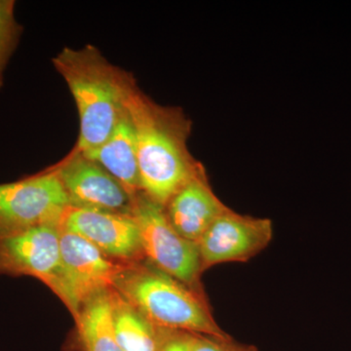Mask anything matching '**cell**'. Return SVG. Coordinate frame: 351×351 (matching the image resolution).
I'll use <instances>...</instances> for the list:
<instances>
[{
  "instance_id": "1",
  "label": "cell",
  "mask_w": 351,
  "mask_h": 351,
  "mask_svg": "<svg viewBox=\"0 0 351 351\" xmlns=\"http://www.w3.org/2000/svg\"><path fill=\"white\" fill-rule=\"evenodd\" d=\"M136 142L141 188L165 207L189 182L205 172L188 147L191 122L182 108L161 106L136 86L127 101Z\"/></svg>"
},
{
  "instance_id": "2",
  "label": "cell",
  "mask_w": 351,
  "mask_h": 351,
  "mask_svg": "<svg viewBox=\"0 0 351 351\" xmlns=\"http://www.w3.org/2000/svg\"><path fill=\"white\" fill-rule=\"evenodd\" d=\"M64 78L80 115V130L73 152H86L103 145L127 110L135 78L110 63L98 48L64 47L52 59Z\"/></svg>"
},
{
  "instance_id": "3",
  "label": "cell",
  "mask_w": 351,
  "mask_h": 351,
  "mask_svg": "<svg viewBox=\"0 0 351 351\" xmlns=\"http://www.w3.org/2000/svg\"><path fill=\"white\" fill-rule=\"evenodd\" d=\"M113 289L154 326L216 338L230 337L217 324L204 295L145 258L127 263Z\"/></svg>"
},
{
  "instance_id": "4",
  "label": "cell",
  "mask_w": 351,
  "mask_h": 351,
  "mask_svg": "<svg viewBox=\"0 0 351 351\" xmlns=\"http://www.w3.org/2000/svg\"><path fill=\"white\" fill-rule=\"evenodd\" d=\"M130 216L140 232L145 260L157 269L204 295L197 242L181 237L166 217L164 207L144 193L132 198Z\"/></svg>"
},
{
  "instance_id": "5",
  "label": "cell",
  "mask_w": 351,
  "mask_h": 351,
  "mask_svg": "<svg viewBox=\"0 0 351 351\" xmlns=\"http://www.w3.org/2000/svg\"><path fill=\"white\" fill-rule=\"evenodd\" d=\"M69 206L68 195L54 168L0 184V237L36 226H59Z\"/></svg>"
},
{
  "instance_id": "6",
  "label": "cell",
  "mask_w": 351,
  "mask_h": 351,
  "mask_svg": "<svg viewBox=\"0 0 351 351\" xmlns=\"http://www.w3.org/2000/svg\"><path fill=\"white\" fill-rule=\"evenodd\" d=\"M59 230L62 269L56 295L75 319L90 297L115 287L128 263L108 258L80 235Z\"/></svg>"
},
{
  "instance_id": "7",
  "label": "cell",
  "mask_w": 351,
  "mask_h": 351,
  "mask_svg": "<svg viewBox=\"0 0 351 351\" xmlns=\"http://www.w3.org/2000/svg\"><path fill=\"white\" fill-rule=\"evenodd\" d=\"M272 235L270 219L245 216L228 208L197 242L203 271L219 263L247 262L267 248Z\"/></svg>"
},
{
  "instance_id": "8",
  "label": "cell",
  "mask_w": 351,
  "mask_h": 351,
  "mask_svg": "<svg viewBox=\"0 0 351 351\" xmlns=\"http://www.w3.org/2000/svg\"><path fill=\"white\" fill-rule=\"evenodd\" d=\"M61 269L59 226L0 237V276L34 277L57 294Z\"/></svg>"
},
{
  "instance_id": "9",
  "label": "cell",
  "mask_w": 351,
  "mask_h": 351,
  "mask_svg": "<svg viewBox=\"0 0 351 351\" xmlns=\"http://www.w3.org/2000/svg\"><path fill=\"white\" fill-rule=\"evenodd\" d=\"M59 228L80 235L113 260H145L140 232L130 215L69 206Z\"/></svg>"
},
{
  "instance_id": "10",
  "label": "cell",
  "mask_w": 351,
  "mask_h": 351,
  "mask_svg": "<svg viewBox=\"0 0 351 351\" xmlns=\"http://www.w3.org/2000/svg\"><path fill=\"white\" fill-rule=\"evenodd\" d=\"M54 169L68 195L69 206L130 214L131 196L100 164L71 152Z\"/></svg>"
},
{
  "instance_id": "11",
  "label": "cell",
  "mask_w": 351,
  "mask_h": 351,
  "mask_svg": "<svg viewBox=\"0 0 351 351\" xmlns=\"http://www.w3.org/2000/svg\"><path fill=\"white\" fill-rule=\"evenodd\" d=\"M228 209L215 195L205 172L182 186L164 207L176 232L193 242L199 241L215 219Z\"/></svg>"
},
{
  "instance_id": "12",
  "label": "cell",
  "mask_w": 351,
  "mask_h": 351,
  "mask_svg": "<svg viewBox=\"0 0 351 351\" xmlns=\"http://www.w3.org/2000/svg\"><path fill=\"white\" fill-rule=\"evenodd\" d=\"M82 154L100 164L119 182L132 198L143 193L138 171L137 142L128 110H126L112 135L103 145Z\"/></svg>"
},
{
  "instance_id": "13",
  "label": "cell",
  "mask_w": 351,
  "mask_h": 351,
  "mask_svg": "<svg viewBox=\"0 0 351 351\" xmlns=\"http://www.w3.org/2000/svg\"><path fill=\"white\" fill-rule=\"evenodd\" d=\"M75 320L84 351H122L113 322L112 289L90 297Z\"/></svg>"
},
{
  "instance_id": "14",
  "label": "cell",
  "mask_w": 351,
  "mask_h": 351,
  "mask_svg": "<svg viewBox=\"0 0 351 351\" xmlns=\"http://www.w3.org/2000/svg\"><path fill=\"white\" fill-rule=\"evenodd\" d=\"M113 322L122 351H159L161 328L147 318L112 289Z\"/></svg>"
},
{
  "instance_id": "15",
  "label": "cell",
  "mask_w": 351,
  "mask_h": 351,
  "mask_svg": "<svg viewBox=\"0 0 351 351\" xmlns=\"http://www.w3.org/2000/svg\"><path fill=\"white\" fill-rule=\"evenodd\" d=\"M16 2L0 0V90L4 85L7 66L19 45L24 27L15 16Z\"/></svg>"
},
{
  "instance_id": "16",
  "label": "cell",
  "mask_w": 351,
  "mask_h": 351,
  "mask_svg": "<svg viewBox=\"0 0 351 351\" xmlns=\"http://www.w3.org/2000/svg\"><path fill=\"white\" fill-rule=\"evenodd\" d=\"M191 351H258L256 346L237 343L230 338L221 339L191 332Z\"/></svg>"
},
{
  "instance_id": "17",
  "label": "cell",
  "mask_w": 351,
  "mask_h": 351,
  "mask_svg": "<svg viewBox=\"0 0 351 351\" xmlns=\"http://www.w3.org/2000/svg\"><path fill=\"white\" fill-rule=\"evenodd\" d=\"M159 351H191V332L161 328Z\"/></svg>"
}]
</instances>
